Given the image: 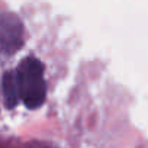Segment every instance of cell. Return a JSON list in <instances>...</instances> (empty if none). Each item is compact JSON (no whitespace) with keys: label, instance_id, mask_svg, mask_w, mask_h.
<instances>
[{"label":"cell","instance_id":"3","mask_svg":"<svg viewBox=\"0 0 148 148\" xmlns=\"http://www.w3.org/2000/svg\"><path fill=\"white\" fill-rule=\"evenodd\" d=\"M3 97H5V105L8 109H13L19 102L15 71H6L3 76Z\"/></svg>","mask_w":148,"mask_h":148},{"label":"cell","instance_id":"2","mask_svg":"<svg viewBox=\"0 0 148 148\" xmlns=\"http://www.w3.org/2000/svg\"><path fill=\"white\" fill-rule=\"evenodd\" d=\"M25 32L21 19L9 12L0 9V52L13 55L23 47Z\"/></svg>","mask_w":148,"mask_h":148},{"label":"cell","instance_id":"4","mask_svg":"<svg viewBox=\"0 0 148 148\" xmlns=\"http://www.w3.org/2000/svg\"><path fill=\"white\" fill-rule=\"evenodd\" d=\"M23 148H57V147H52V145H48V144H36V142H34V144L25 145Z\"/></svg>","mask_w":148,"mask_h":148},{"label":"cell","instance_id":"1","mask_svg":"<svg viewBox=\"0 0 148 148\" xmlns=\"http://www.w3.org/2000/svg\"><path fill=\"white\" fill-rule=\"evenodd\" d=\"M19 99L28 109H38L47 97L44 65L35 57H26L15 71Z\"/></svg>","mask_w":148,"mask_h":148}]
</instances>
